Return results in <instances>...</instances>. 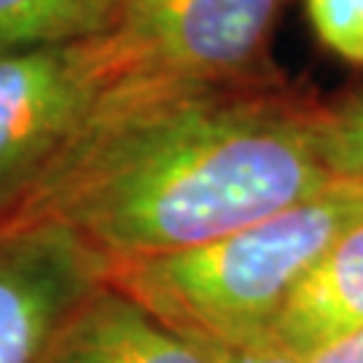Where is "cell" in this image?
Instances as JSON below:
<instances>
[{
    "instance_id": "1",
    "label": "cell",
    "mask_w": 363,
    "mask_h": 363,
    "mask_svg": "<svg viewBox=\"0 0 363 363\" xmlns=\"http://www.w3.org/2000/svg\"><path fill=\"white\" fill-rule=\"evenodd\" d=\"M323 127L325 108L277 84H113L0 229L62 223L108 264L208 245L339 181Z\"/></svg>"
},
{
    "instance_id": "2",
    "label": "cell",
    "mask_w": 363,
    "mask_h": 363,
    "mask_svg": "<svg viewBox=\"0 0 363 363\" xmlns=\"http://www.w3.org/2000/svg\"><path fill=\"white\" fill-rule=\"evenodd\" d=\"M363 220V178H339L315 196L208 245L116 261L108 286L196 342H264L288 298L350 226Z\"/></svg>"
},
{
    "instance_id": "3",
    "label": "cell",
    "mask_w": 363,
    "mask_h": 363,
    "mask_svg": "<svg viewBox=\"0 0 363 363\" xmlns=\"http://www.w3.org/2000/svg\"><path fill=\"white\" fill-rule=\"evenodd\" d=\"M286 0H116L103 33L116 84L274 86L269 43Z\"/></svg>"
},
{
    "instance_id": "4",
    "label": "cell",
    "mask_w": 363,
    "mask_h": 363,
    "mask_svg": "<svg viewBox=\"0 0 363 363\" xmlns=\"http://www.w3.org/2000/svg\"><path fill=\"white\" fill-rule=\"evenodd\" d=\"M113 84L103 35L0 54V223L73 145Z\"/></svg>"
},
{
    "instance_id": "5",
    "label": "cell",
    "mask_w": 363,
    "mask_h": 363,
    "mask_svg": "<svg viewBox=\"0 0 363 363\" xmlns=\"http://www.w3.org/2000/svg\"><path fill=\"white\" fill-rule=\"evenodd\" d=\"M111 264L62 223L0 229V363H38Z\"/></svg>"
},
{
    "instance_id": "6",
    "label": "cell",
    "mask_w": 363,
    "mask_h": 363,
    "mask_svg": "<svg viewBox=\"0 0 363 363\" xmlns=\"http://www.w3.org/2000/svg\"><path fill=\"white\" fill-rule=\"evenodd\" d=\"M38 363H216V358L208 345L178 334L105 283L70 312Z\"/></svg>"
},
{
    "instance_id": "7",
    "label": "cell",
    "mask_w": 363,
    "mask_h": 363,
    "mask_svg": "<svg viewBox=\"0 0 363 363\" xmlns=\"http://www.w3.org/2000/svg\"><path fill=\"white\" fill-rule=\"evenodd\" d=\"M363 328V220L350 226L288 298L264 345L304 358Z\"/></svg>"
},
{
    "instance_id": "8",
    "label": "cell",
    "mask_w": 363,
    "mask_h": 363,
    "mask_svg": "<svg viewBox=\"0 0 363 363\" xmlns=\"http://www.w3.org/2000/svg\"><path fill=\"white\" fill-rule=\"evenodd\" d=\"M116 0H0V54L103 35Z\"/></svg>"
},
{
    "instance_id": "9",
    "label": "cell",
    "mask_w": 363,
    "mask_h": 363,
    "mask_svg": "<svg viewBox=\"0 0 363 363\" xmlns=\"http://www.w3.org/2000/svg\"><path fill=\"white\" fill-rule=\"evenodd\" d=\"M312 30L331 54L363 67V0H304Z\"/></svg>"
},
{
    "instance_id": "10",
    "label": "cell",
    "mask_w": 363,
    "mask_h": 363,
    "mask_svg": "<svg viewBox=\"0 0 363 363\" xmlns=\"http://www.w3.org/2000/svg\"><path fill=\"white\" fill-rule=\"evenodd\" d=\"M325 156L337 178H363V94L345 108H325Z\"/></svg>"
},
{
    "instance_id": "11",
    "label": "cell",
    "mask_w": 363,
    "mask_h": 363,
    "mask_svg": "<svg viewBox=\"0 0 363 363\" xmlns=\"http://www.w3.org/2000/svg\"><path fill=\"white\" fill-rule=\"evenodd\" d=\"M202 345L210 347L216 363H298V358H294V355H288L283 350H274L264 342L240 345V347H223V345H210V342H202Z\"/></svg>"
},
{
    "instance_id": "12",
    "label": "cell",
    "mask_w": 363,
    "mask_h": 363,
    "mask_svg": "<svg viewBox=\"0 0 363 363\" xmlns=\"http://www.w3.org/2000/svg\"><path fill=\"white\" fill-rule=\"evenodd\" d=\"M298 363H363V328L320 345L318 350L298 358Z\"/></svg>"
}]
</instances>
